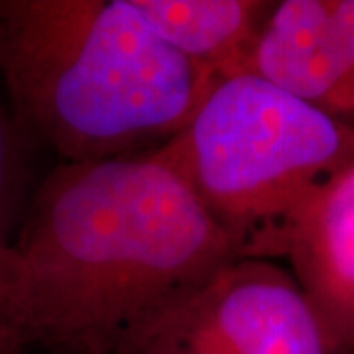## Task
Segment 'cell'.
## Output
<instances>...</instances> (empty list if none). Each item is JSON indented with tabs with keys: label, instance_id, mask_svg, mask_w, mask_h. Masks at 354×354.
Here are the masks:
<instances>
[{
	"label": "cell",
	"instance_id": "6",
	"mask_svg": "<svg viewBox=\"0 0 354 354\" xmlns=\"http://www.w3.org/2000/svg\"><path fill=\"white\" fill-rule=\"evenodd\" d=\"M283 260L337 354H354V162L307 199Z\"/></svg>",
	"mask_w": 354,
	"mask_h": 354
},
{
	"label": "cell",
	"instance_id": "5",
	"mask_svg": "<svg viewBox=\"0 0 354 354\" xmlns=\"http://www.w3.org/2000/svg\"><path fill=\"white\" fill-rule=\"evenodd\" d=\"M244 73L339 118L354 88V0L274 2Z\"/></svg>",
	"mask_w": 354,
	"mask_h": 354
},
{
	"label": "cell",
	"instance_id": "10",
	"mask_svg": "<svg viewBox=\"0 0 354 354\" xmlns=\"http://www.w3.org/2000/svg\"><path fill=\"white\" fill-rule=\"evenodd\" d=\"M339 118H341V120H346V122H353L354 124V88H353V93L348 95V99H346L344 104H342L341 113H339Z\"/></svg>",
	"mask_w": 354,
	"mask_h": 354
},
{
	"label": "cell",
	"instance_id": "2",
	"mask_svg": "<svg viewBox=\"0 0 354 354\" xmlns=\"http://www.w3.org/2000/svg\"><path fill=\"white\" fill-rule=\"evenodd\" d=\"M0 79L18 120L62 162L160 150L216 83L130 0H0Z\"/></svg>",
	"mask_w": 354,
	"mask_h": 354
},
{
	"label": "cell",
	"instance_id": "3",
	"mask_svg": "<svg viewBox=\"0 0 354 354\" xmlns=\"http://www.w3.org/2000/svg\"><path fill=\"white\" fill-rule=\"evenodd\" d=\"M156 156L185 181L239 260H283L295 218L354 162V124L252 73L218 79Z\"/></svg>",
	"mask_w": 354,
	"mask_h": 354
},
{
	"label": "cell",
	"instance_id": "1",
	"mask_svg": "<svg viewBox=\"0 0 354 354\" xmlns=\"http://www.w3.org/2000/svg\"><path fill=\"white\" fill-rule=\"evenodd\" d=\"M156 153L59 162L0 250L6 313L34 354H134L236 262Z\"/></svg>",
	"mask_w": 354,
	"mask_h": 354
},
{
	"label": "cell",
	"instance_id": "9",
	"mask_svg": "<svg viewBox=\"0 0 354 354\" xmlns=\"http://www.w3.org/2000/svg\"><path fill=\"white\" fill-rule=\"evenodd\" d=\"M0 354H34L26 346L20 333L16 330L10 317L6 313V297H4L2 272H0Z\"/></svg>",
	"mask_w": 354,
	"mask_h": 354
},
{
	"label": "cell",
	"instance_id": "4",
	"mask_svg": "<svg viewBox=\"0 0 354 354\" xmlns=\"http://www.w3.org/2000/svg\"><path fill=\"white\" fill-rule=\"evenodd\" d=\"M134 354H337L290 270L236 260Z\"/></svg>",
	"mask_w": 354,
	"mask_h": 354
},
{
	"label": "cell",
	"instance_id": "8",
	"mask_svg": "<svg viewBox=\"0 0 354 354\" xmlns=\"http://www.w3.org/2000/svg\"><path fill=\"white\" fill-rule=\"evenodd\" d=\"M39 148L12 106L0 101V250L14 242L38 189L34 165Z\"/></svg>",
	"mask_w": 354,
	"mask_h": 354
},
{
	"label": "cell",
	"instance_id": "7",
	"mask_svg": "<svg viewBox=\"0 0 354 354\" xmlns=\"http://www.w3.org/2000/svg\"><path fill=\"white\" fill-rule=\"evenodd\" d=\"M146 24L213 79L241 75L274 2L130 0Z\"/></svg>",
	"mask_w": 354,
	"mask_h": 354
}]
</instances>
